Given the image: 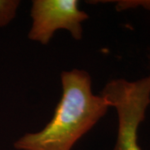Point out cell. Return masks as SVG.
Segmentation results:
<instances>
[{
    "mask_svg": "<svg viewBox=\"0 0 150 150\" xmlns=\"http://www.w3.org/2000/svg\"><path fill=\"white\" fill-rule=\"evenodd\" d=\"M18 0H0V27L8 25L16 16Z\"/></svg>",
    "mask_w": 150,
    "mask_h": 150,
    "instance_id": "obj_4",
    "label": "cell"
},
{
    "mask_svg": "<svg viewBox=\"0 0 150 150\" xmlns=\"http://www.w3.org/2000/svg\"><path fill=\"white\" fill-rule=\"evenodd\" d=\"M113 3L116 4V9L118 11L128 10L139 7L150 11V0H119Z\"/></svg>",
    "mask_w": 150,
    "mask_h": 150,
    "instance_id": "obj_5",
    "label": "cell"
},
{
    "mask_svg": "<svg viewBox=\"0 0 150 150\" xmlns=\"http://www.w3.org/2000/svg\"><path fill=\"white\" fill-rule=\"evenodd\" d=\"M78 0H33L32 26L28 38L41 44H48L54 33L59 29L69 31L75 40L83 38L82 23L89 17L79 8Z\"/></svg>",
    "mask_w": 150,
    "mask_h": 150,
    "instance_id": "obj_3",
    "label": "cell"
},
{
    "mask_svg": "<svg viewBox=\"0 0 150 150\" xmlns=\"http://www.w3.org/2000/svg\"><path fill=\"white\" fill-rule=\"evenodd\" d=\"M100 95L118 114V135L113 150H142L138 131L150 104V75L137 81L112 79Z\"/></svg>",
    "mask_w": 150,
    "mask_h": 150,
    "instance_id": "obj_2",
    "label": "cell"
},
{
    "mask_svg": "<svg viewBox=\"0 0 150 150\" xmlns=\"http://www.w3.org/2000/svg\"><path fill=\"white\" fill-rule=\"evenodd\" d=\"M62 97L51 120L42 130L28 133L14 143L18 150H71L106 114L109 103L92 91L91 77L85 70L61 73Z\"/></svg>",
    "mask_w": 150,
    "mask_h": 150,
    "instance_id": "obj_1",
    "label": "cell"
}]
</instances>
